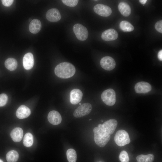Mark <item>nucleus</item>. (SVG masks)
I'll list each match as a JSON object with an SVG mask.
<instances>
[{
    "mask_svg": "<svg viewBox=\"0 0 162 162\" xmlns=\"http://www.w3.org/2000/svg\"><path fill=\"white\" fill-rule=\"evenodd\" d=\"M76 72L74 66L68 62H63L55 68V74L59 77L67 79L73 76Z\"/></svg>",
    "mask_w": 162,
    "mask_h": 162,
    "instance_id": "f257e3e1",
    "label": "nucleus"
},
{
    "mask_svg": "<svg viewBox=\"0 0 162 162\" xmlns=\"http://www.w3.org/2000/svg\"><path fill=\"white\" fill-rule=\"evenodd\" d=\"M93 131L94 134V140L96 144L101 147L105 146L110 139V135L98 127L94 128Z\"/></svg>",
    "mask_w": 162,
    "mask_h": 162,
    "instance_id": "f03ea898",
    "label": "nucleus"
},
{
    "mask_svg": "<svg viewBox=\"0 0 162 162\" xmlns=\"http://www.w3.org/2000/svg\"><path fill=\"white\" fill-rule=\"evenodd\" d=\"M114 141L116 144L120 146L128 144L130 141L128 133L123 130H120L117 132L114 137Z\"/></svg>",
    "mask_w": 162,
    "mask_h": 162,
    "instance_id": "7ed1b4c3",
    "label": "nucleus"
},
{
    "mask_svg": "<svg viewBox=\"0 0 162 162\" xmlns=\"http://www.w3.org/2000/svg\"><path fill=\"white\" fill-rule=\"evenodd\" d=\"M101 99L106 105L112 106L114 105L116 101V94L114 90L109 88L104 90L102 93Z\"/></svg>",
    "mask_w": 162,
    "mask_h": 162,
    "instance_id": "20e7f679",
    "label": "nucleus"
},
{
    "mask_svg": "<svg viewBox=\"0 0 162 162\" xmlns=\"http://www.w3.org/2000/svg\"><path fill=\"white\" fill-rule=\"evenodd\" d=\"M73 32L77 38L81 41L85 40L88 36V32L86 28L81 24L77 23L73 28Z\"/></svg>",
    "mask_w": 162,
    "mask_h": 162,
    "instance_id": "39448f33",
    "label": "nucleus"
},
{
    "mask_svg": "<svg viewBox=\"0 0 162 162\" xmlns=\"http://www.w3.org/2000/svg\"><path fill=\"white\" fill-rule=\"evenodd\" d=\"M92 106L91 104L86 103L80 105L74 111V116L76 118L82 117L88 114L91 112Z\"/></svg>",
    "mask_w": 162,
    "mask_h": 162,
    "instance_id": "423d86ee",
    "label": "nucleus"
},
{
    "mask_svg": "<svg viewBox=\"0 0 162 162\" xmlns=\"http://www.w3.org/2000/svg\"><path fill=\"white\" fill-rule=\"evenodd\" d=\"M117 124V122L116 120L111 119L106 121L102 124H99L98 127L110 135L114 133Z\"/></svg>",
    "mask_w": 162,
    "mask_h": 162,
    "instance_id": "0eeeda50",
    "label": "nucleus"
},
{
    "mask_svg": "<svg viewBox=\"0 0 162 162\" xmlns=\"http://www.w3.org/2000/svg\"><path fill=\"white\" fill-rule=\"evenodd\" d=\"M94 10L100 16L107 17L111 14L112 11L109 6L102 4H97L94 6Z\"/></svg>",
    "mask_w": 162,
    "mask_h": 162,
    "instance_id": "6e6552de",
    "label": "nucleus"
},
{
    "mask_svg": "<svg viewBox=\"0 0 162 162\" xmlns=\"http://www.w3.org/2000/svg\"><path fill=\"white\" fill-rule=\"evenodd\" d=\"M100 65L102 68L107 70L113 69L116 66V62L114 59L111 57L105 56L100 61Z\"/></svg>",
    "mask_w": 162,
    "mask_h": 162,
    "instance_id": "1a4fd4ad",
    "label": "nucleus"
},
{
    "mask_svg": "<svg viewBox=\"0 0 162 162\" xmlns=\"http://www.w3.org/2000/svg\"><path fill=\"white\" fill-rule=\"evenodd\" d=\"M134 89L136 92L137 93L145 94L150 92L152 89V87L148 82L142 81L136 84Z\"/></svg>",
    "mask_w": 162,
    "mask_h": 162,
    "instance_id": "9d476101",
    "label": "nucleus"
},
{
    "mask_svg": "<svg viewBox=\"0 0 162 162\" xmlns=\"http://www.w3.org/2000/svg\"><path fill=\"white\" fill-rule=\"evenodd\" d=\"M46 17L49 21L55 22L61 19V16L59 11L57 9L52 8L47 11L46 14Z\"/></svg>",
    "mask_w": 162,
    "mask_h": 162,
    "instance_id": "9b49d317",
    "label": "nucleus"
},
{
    "mask_svg": "<svg viewBox=\"0 0 162 162\" xmlns=\"http://www.w3.org/2000/svg\"><path fill=\"white\" fill-rule=\"evenodd\" d=\"M83 96L82 92L78 89L72 90L70 93V100L72 104H78L81 101Z\"/></svg>",
    "mask_w": 162,
    "mask_h": 162,
    "instance_id": "f8f14e48",
    "label": "nucleus"
},
{
    "mask_svg": "<svg viewBox=\"0 0 162 162\" xmlns=\"http://www.w3.org/2000/svg\"><path fill=\"white\" fill-rule=\"evenodd\" d=\"M117 32L114 29L110 28L104 31L102 34V39L106 41L113 40L118 37Z\"/></svg>",
    "mask_w": 162,
    "mask_h": 162,
    "instance_id": "ddd939ff",
    "label": "nucleus"
},
{
    "mask_svg": "<svg viewBox=\"0 0 162 162\" xmlns=\"http://www.w3.org/2000/svg\"><path fill=\"white\" fill-rule=\"evenodd\" d=\"M47 118L49 122L54 125L59 124L62 120L61 115L58 112L55 110H52L49 112Z\"/></svg>",
    "mask_w": 162,
    "mask_h": 162,
    "instance_id": "4468645a",
    "label": "nucleus"
},
{
    "mask_svg": "<svg viewBox=\"0 0 162 162\" xmlns=\"http://www.w3.org/2000/svg\"><path fill=\"white\" fill-rule=\"evenodd\" d=\"M23 65L24 68L26 70L31 69L34 64V59L32 54L28 52L25 55L22 60Z\"/></svg>",
    "mask_w": 162,
    "mask_h": 162,
    "instance_id": "2eb2a0df",
    "label": "nucleus"
},
{
    "mask_svg": "<svg viewBox=\"0 0 162 162\" xmlns=\"http://www.w3.org/2000/svg\"><path fill=\"white\" fill-rule=\"evenodd\" d=\"M30 110L26 106H20L17 109L16 112L17 117L20 119L26 118L31 114Z\"/></svg>",
    "mask_w": 162,
    "mask_h": 162,
    "instance_id": "dca6fc26",
    "label": "nucleus"
},
{
    "mask_svg": "<svg viewBox=\"0 0 162 162\" xmlns=\"http://www.w3.org/2000/svg\"><path fill=\"white\" fill-rule=\"evenodd\" d=\"M11 137L15 142H19L22 140L23 136V131L22 129L19 127L13 129L10 134Z\"/></svg>",
    "mask_w": 162,
    "mask_h": 162,
    "instance_id": "f3484780",
    "label": "nucleus"
},
{
    "mask_svg": "<svg viewBox=\"0 0 162 162\" xmlns=\"http://www.w3.org/2000/svg\"><path fill=\"white\" fill-rule=\"evenodd\" d=\"M41 27V23L40 21L37 19H34L30 22L29 30L31 33L36 34L40 31Z\"/></svg>",
    "mask_w": 162,
    "mask_h": 162,
    "instance_id": "a211bd4d",
    "label": "nucleus"
},
{
    "mask_svg": "<svg viewBox=\"0 0 162 162\" xmlns=\"http://www.w3.org/2000/svg\"><path fill=\"white\" fill-rule=\"evenodd\" d=\"M118 8L120 13L124 16H128L131 13V9L130 6L125 2L120 3Z\"/></svg>",
    "mask_w": 162,
    "mask_h": 162,
    "instance_id": "6ab92c4d",
    "label": "nucleus"
},
{
    "mask_svg": "<svg viewBox=\"0 0 162 162\" xmlns=\"http://www.w3.org/2000/svg\"><path fill=\"white\" fill-rule=\"evenodd\" d=\"M5 67L10 71L15 70L17 66V62L15 59L9 58L7 59L4 62Z\"/></svg>",
    "mask_w": 162,
    "mask_h": 162,
    "instance_id": "aec40b11",
    "label": "nucleus"
},
{
    "mask_svg": "<svg viewBox=\"0 0 162 162\" xmlns=\"http://www.w3.org/2000/svg\"><path fill=\"white\" fill-rule=\"evenodd\" d=\"M19 154L16 151L11 150L6 154V158L8 162H16L18 159Z\"/></svg>",
    "mask_w": 162,
    "mask_h": 162,
    "instance_id": "412c9836",
    "label": "nucleus"
},
{
    "mask_svg": "<svg viewBox=\"0 0 162 162\" xmlns=\"http://www.w3.org/2000/svg\"><path fill=\"white\" fill-rule=\"evenodd\" d=\"M120 29L124 32H130L133 31L134 27L129 22L126 21H122L120 23Z\"/></svg>",
    "mask_w": 162,
    "mask_h": 162,
    "instance_id": "4be33fe9",
    "label": "nucleus"
},
{
    "mask_svg": "<svg viewBox=\"0 0 162 162\" xmlns=\"http://www.w3.org/2000/svg\"><path fill=\"white\" fill-rule=\"evenodd\" d=\"M154 158L153 154H151L146 155L141 154L136 158L137 162H152Z\"/></svg>",
    "mask_w": 162,
    "mask_h": 162,
    "instance_id": "5701e85b",
    "label": "nucleus"
},
{
    "mask_svg": "<svg viewBox=\"0 0 162 162\" xmlns=\"http://www.w3.org/2000/svg\"><path fill=\"white\" fill-rule=\"evenodd\" d=\"M33 138L32 134L30 133H26L23 139V142L24 145L27 147H30L32 145Z\"/></svg>",
    "mask_w": 162,
    "mask_h": 162,
    "instance_id": "b1692460",
    "label": "nucleus"
},
{
    "mask_svg": "<svg viewBox=\"0 0 162 162\" xmlns=\"http://www.w3.org/2000/svg\"><path fill=\"white\" fill-rule=\"evenodd\" d=\"M67 159L69 162H76V154L75 150L72 148L68 149L66 152Z\"/></svg>",
    "mask_w": 162,
    "mask_h": 162,
    "instance_id": "393cba45",
    "label": "nucleus"
},
{
    "mask_svg": "<svg viewBox=\"0 0 162 162\" xmlns=\"http://www.w3.org/2000/svg\"><path fill=\"white\" fill-rule=\"evenodd\" d=\"M119 158L121 162H129V158L127 152L125 151H122L119 154Z\"/></svg>",
    "mask_w": 162,
    "mask_h": 162,
    "instance_id": "a878e982",
    "label": "nucleus"
},
{
    "mask_svg": "<svg viewBox=\"0 0 162 162\" xmlns=\"http://www.w3.org/2000/svg\"><path fill=\"white\" fill-rule=\"evenodd\" d=\"M62 2L65 5L70 7H74L77 4L78 0H62Z\"/></svg>",
    "mask_w": 162,
    "mask_h": 162,
    "instance_id": "bb28decb",
    "label": "nucleus"
},
{
    "mask_svg": "<svg viewBox=\"0 0 162 162\" xmlns=\"http://www.w3.org/2000/svg\"><path fill=\"white\" fill-rule=\"evenodd\" d=\"M8 100V97L5 94H0V107L4 106Z\"/></svg>",
    "mask_w": 162,
    "mask_h": 162,
    "instance_id": "cd10ccee",
    "label": "nucleus"
},
{
    "mask_svg": "<svg viewBox=\"0 0 162 162\" xmlns=\"http://www.w3.org/2000/svg\"><path fill=\"white\" fill-rule=\"evenodd\" d=\"M155 28L158 32L162 33V20L158 21L155 24Z\"/></svg>",
    "mask_w": 162,
    "mask_h": 162,
    "instance_id": "c85d7f7f",
    "label": "nucleus"
},
{
    "mask_svg": "<svg viewBox=\"0 0 162 162\" xmlns=\"http://www.w3.org/2000/svg\"><path fill=\"white\" fill-rule=\"evenodd\" d=\"M2 4L6 7H8L10 6L14 2L13 0H2L1 1Z\"/></svg>",
    "mask_w": 162,
    "mask_h": 162,
    "instance_id": "c756f323",
    "label": "nucleus"
},
{
    "mask_svg": "<svg viewBox=\"0 0 162 162\" xmlns=\"http://www.w3.org/2000/svg\"><path fill=\"white\" fill-rule=\"evenodd\" d=\"M158 58L160 60H162V50H160L158 53Z\"/></svg>",
    "mask_w": 162,
    "mask_h": 162,
    "instance_id": "7c9ffc66",
    "label": "nucleus"
},
{
    "mask_svg": "<svg viewBox=\"0 0 162 162\" xmlns=\"http://www.w3.org/2000/svg\"><path fill=\"white\" fill-rule=\"evenodd\" d=\"M147 1V0H140L139 2H140L142 4H144L146 3Z\"/></svg>",
    "mask_w": 162,
    "mask_h": 162,
    "instance_id": "2f4dec72",
    "label": "nucleus"
},
{
    "mask_svg": "<svg viewBox=\"0 0 162 162\" xmlns=\"http://www.w3.org/2000/svg\"><path fill=\"white\" fill-rule=\"evenodd\" d=\"M0 162H3V161L0 159Z\"/></svg>",
    "mask_w": 162,
    "mask_h": 162,
    "instance_id": "473e14b6",
    "label": "nucleus"
},
{
    "mask_svg": "<svg viewBox=\"0 0 162 162\" xmlns=\"http://www.w3.org/2000/svg\"><path fill=\"white\" fill-rule=\"evenodd\" d=\"M79 104L80 105H81V103H79Z\"/></svg>",
    "mask_w": 162,
    "mask_h": 162,
    "instance_id": "72a5a7b5",
    "label": "nucleus"
},
{
    "mask_svg": "<svg viewBox=\"0 0 162 162\" xmlns=\"http://www.w3.org/2000/svg\"></svg>",
    "mask_w": 162,
    "mask_h": 162,
    "instance_id": "f704fd0d",
    "label": "nucleus"
}]
</instances>
